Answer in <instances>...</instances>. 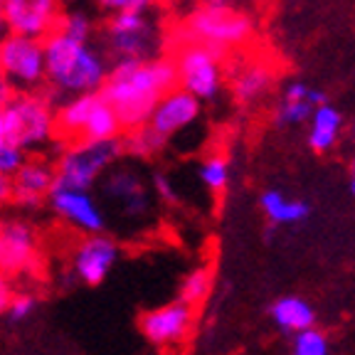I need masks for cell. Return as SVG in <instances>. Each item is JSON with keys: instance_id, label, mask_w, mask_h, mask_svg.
<instances>
[{"instance_id": "cell-31", "label": "cell", "mask_w": 355, "mask_h": 355, "mask_svg": "<svg viewBox=\"0 0 355 355\" xmlns=\"http://www.w3.org/2000/svg\"><path fill=\"white\" fill-rule=\"evenodd\" d=\"M28 150H22L17 144L12 141H0V175H8L12 178L20 166L28 161Z\"/></svg>"}, {"instance_id": "cell-35", "label": "cell", "mask_w": 355, "mask_h": 355, "mask_svg": "<svg viewBox=\"0 0 355 355\" xmlns=\"http://www.w3.org/2000/svg\"><path fill=\"white\" fill-rule=\"evenodd\" d=\"M12 205V178L0 175V207Z\"/></svg>"}, {"instance_id": "cell-18", "label": "cell", "mask_w": 355, "mask_h": 355, "mask_svg": "<svg viewBox=\"0 0 355 355\" xmlns=\"http://www.w3.org/2000/svg\"><path fill=\"white\" fill-rule=\"evenodd\" d=\"M328 101L323 89L311 87L304 79H291L284 84L282 96L274 106V126L279 128H296L309 121L313 106Z\"/></svg>"}, {"instance_id": "cell-25", "label": "cell", "mask_w": 355, "mask_h": 355, "mask_svg": "<svg viewBox=\"0 0 355 355\" xmlns=\"http://www.w3.org/2000/svg\"><path fill=\"white\" fill-rule=\"evenodd\" d=\"M123 128L119 123V116L116 111L111 109L109 101L99 99L94 101L92 111H89L87 116V123H84V131H82V139H89V141H104V139H116L121 136Z\"/></svg>"}, {"instance_id": "cell-14", "label": "cell", "mask_w": 355, "mask_h": 355, "mask_svg": "<svg viewBox=\"0 0 355 355\" xmlns=\"http://www.w3.org/2000/svg\"><path fill=\"white\" fill-rule=\"evenodd\" d=\"M195 321V309L183 301L158 306L146 313H141L139 328L144 338L155 348H168V345L183 343L188 338L190 328Z\"/></svg>"}, {"instance_id": "cell-40", "label": "cell", "mask_w": 355, "mask_h": 355, "mask_svg": "<svg viewBox=\"0 0 355 355\" xmlns=\"http://www.w3.org/2000/svg\"><path fill=\"white\" fill-rule=\"evenodd\" d=\"M350 141L355 144V123H353V128H350Z\"/></svg>"}, {"instance_id": "cell-34", "label": "cell", "mask_w": 355, "mask_h": 355, "mask_svg": "<svg viewBox=\"0 0 355 355\" xmlns=\"http://www.w3.org/2000/svg\"><path fill=\"white\" fill-rule=\"evenodd\" d=\"M15 92H17V89L12 87L10 79L0 72V109H6V106L10 104V99L15 96Z\"/></svg>"}, {"instance_id": "cell-3", "label": "cell", "mask_w": 355, "mask_h": 355, "mask_svg": "<svg viewBox=\"0 0 355 355\" xmlns=\"http://www.w3.org/2000/svg\"><path fill=\"white\" fill-rule=\"evenodd\" d=\"M96 42L109 62L150 60L163 55L166 35L155 10H121L109 12L99 22Z\"/></svg>"}, {"instance_id": "cell-19", "label": "cell", "mask_w": 355, "mask_h": 355, "mask_svg": "<svg viewBox=\"0 0 355 355\" xmlns=\"http://www.w3.org/2000/svg\"><path fill=\"white\" fill-rule=\"evenodd\" d=\"M309 133H306V144L313 153L326 155L331 150H336V146L340 144V136H343V114L333 104L323 101V104L313 106L309 116Z\"/></svg>"}, {"instance_id": "cell-37", "label": "cell", "mask_w": 355, "mask_h": 355, "mask_svg": "<svg viewBox=\"0 0 355 355\" xmlns=\"http://www.w3.org/2000/svg\"><path fill=\"white\" fill-rule=\"evenodd\" d=\"M8 33V25H6V0H0V37Z\"/></svg>"}, {"instance_id": "cell-20", "label": "cell", "mask_w": 355, "mask_h": 355, "mask_svg": "<svg viewBox=\"0 0 355 355\" xmlns=\"http://www.w3.org/2000/svg\"><path fill=\"white\" fill-rule=\"evenodd\" d=\"M99 99V92H84V94L64 96L55 106V139L67 144V141L82 139L84 123L94 101Z\"/></svg>"}, {"instance_id": "cell-23", "label": "cell", "mask_w": 355, "mask_h": 355, "mask_svg": "<svg viewBox=\"0 0 355 355\" xmlns=\"http://www.w3.org/2000/svg\"><path fill=\"white\" fill-rule=\"evenodd\" d=\"M121 144L123 155L131 161H155L166 150L168 139H163L150 123H141V126L121 133Z\"/></svg>"}, {"instance_id": "cell-26", "label": "cell", "mask_w": 355, "mask_h": 355, "mask_svg": "<svg viewBox=\"0 0 355 355\" xmlns=\"http://www.w3.org/2000/svg\"><path fill=\"white\" fill-rule=\"evenodd\" d=\"M198 180L202 188L210 190L212 195H220L227 190L230 180H232V171H230V161L222 153H210L198 163Z\"/></svg>"}, {"instance_id": "cell-33", "label": "cell", "mask_w": 355, "mask_h": 355, "mask_svg": "<svg viewBox=\"0 0 355 355\" xmlns=\"http://www.w3.org/2000/svg\"><path fill=\"white\" fill-rule=\"evenodd\" d=\"M12 294H15L12 279L8 277V274L0 272V318H3V313H6V309H8V304H10Z\"/></svg>"}, {"instance_id": "cell-17", "label": "cell", "mask_w": 355, "mask_h": 355, "mask_svg": "<svg viewBox=\"0 0 355 355\" xmlns=\"http://www.w3.org/2000/svg\"><path fill=\"white\" fill-rule=\"evenodd\" d=\"M225 77L234 101L242 106L261 101L277 82L274 67L261 60H232V64H225Z\"/></svg>"}, {"instance_id": "cell-9", "label": "cell", "mask_w": 355, "mask_h": 355, "mask_svg": "<svg viewBox=\"0 0 355 355\" xmlns=\"http://www.w3.org/2000/svg\"><path fill=\"white\" fill-rule=\"evenodd\" d=\"M0 72L17 92H35L44 87L42 40L6 33L0 37Z\"/></svg>"}, {"instance_id": "cell-13", "label": "cell", "mask_w": 355, "mask_h": 355, "mask_svg": "<svg viewBox=\"0 0 355 355\" xmlns=\"http://www.w3.org/2000/svg\"><path fill=\"white\" fill-rule=\"evenodd\" d=\"M200 116H202V101L195 99L193 94H188L185 89L173 87V89H168L161 99L155 101L153 111H150V116L146 123H150V126L171 144L175 136H180V133L198 126Z\"/></svg>"}, {"instance_id": "cell-21", "label": "cell", "mask_w": 355, "mask_h": 355, "mask_svg": "<svg viewBox=\"0 0 355 355\" xmlns=\"http://www.w3.org/2000/svg\"><path fill=\"white\" fill-rule=\"evenodd\" d=\"M259 207L272 225H299L311 215V205L306 200L288 198L282 190H264L259 195Z\"/></svg>"}, {"instance_id": "cell-2", "label": "cell", "mask_w": 355, "mask_h": 355, "mask_svg": "<svg viewBox=\"0 0 355 355\" xmlns=\"http://www.w3.org/2000/svg\"><path fill=\"white\" fill-rule=\"evenodd\" d=\"M42 47L44 92L52 96L55 106L64 96L101 89L111 62L99 47V42H77V40L52 30L42 40Z\"/></svg>"}, {"instance_id": "cell-28", "label": "cell", "mask_w": 355, "mask_h": 355, "mask_svg": "<svg viewBox=\"0 0 355 355\" xmlns=\"http://www.w3.org/2000/svg\"><path fill=\"white\" fill-rule=\"evenodd\" d=\"M37 304H40V301H37V296H35L33 291H15L3 316H6V321L10 323V326H20V323L30 321V318L35 316Z\"/></svg>"}, {"instance_id": "cell-15", "label": "cell", "mask_w": 355, "mask_h": 355, "mask_svg": "<svg viewBox=\"0 0 355 355\" xmlns=\"http://www.w3.org/2000/svg\"><path fill=\"white\" fill-rule=\"evenodd\" d=\"M55 185V163L44 153H30L20 171L12 175V205L25 212H35Z\"/></svg>"}, {"instance_id": "cell-30", "label": "cell", "mask_w": 355, "mask_h": 355, "mask_svg": "<svg viewBox=\"0 0 355 355\" xmlns=\"http://www.w3.org/2000/svg\"><path fill=\"white\" fill-rule=\"evenodd\" d=\"M148 188H150V193H153V198L166 202V205H178V202H180V195H178L171 175H168L166 171H161V168H153V171H150Z\"/></svg>"}, {"instance_id": "cell-32", "label": "cell", "mask_w": 355, "mask_h": 355, "mask_svg": "<svg viewBox=\"0 0 355 355\" xmlns=\"http://www.w3.org/2000/svg\"><path fill=\"white\" fill-rule=\"evenodd\" d=\"M96 6L104 15L121 10H155L158 0H96Z\"/></svg>"}, {"instance_id": "cell-11", "label": "cell", "mask_w": 355, "mask_h": 355, "mask_svg": "<svg viewBox=\"0 0 355 355\" xmlns=\"http://www.w3.org/2000/svg\"><path fill=\"white\" fill-rule=\"evenodd\" d=\"M40 266V234L25 217L0 222V272L10 279L30 277Z\"/></svg>"}, {"instance_id": "cell-38", "label": "cell", "mask_w": 355, "mask_h": 355, "mask_svg": "<svg viewBox=\"0 0 355 355\" xmlns=\"http://www.w3.org/2000/svg\"><path fill=\"white\" fill-rule=\"evenodd\" d=\"M0 141H8V128H6V114L0 109Z\"/></svg>"}, {"instance_id": "cell-10", "label": "cell", "mask_w": 355, "mask_h": 355, "mask_svg": "<svg viewBox=\"0 0 355 355\" xmlns=\"http://www.w3.org/2000/svg\"><path fill=\"white\" fill-rule=\"evenodd\" d=\"M44 205L50 207L52 215L60 222H64L67 227L77 230L82 234L106 232V227H109V217H106V210L101 207L94 190L55 183L47 200H44Z\"/></svg>"}, {"instance_id": "cell-7", "label": "cell", "mask_w": 355, "mask_h": 355, "mask_svg": "<svg viewBox=\"0 0 355 355\" xmlns=\"http://www.w3.org/2000/svg\"><path fill=\"white\" fill-rule=\"evenodd\" d=\"M180 35L193 42L207 44L225 55L239 50L254 35V22L237 8L198 6L180 25Z\"/></svg>"}, {"instance_id": "cell-4", "label": "cell", "mask_w": 355, "mask_h": 355, "mask_svg": "<svg viewBox=\"0 0 355 355\" xmlns=\"http://www.w3.org/2000/svg\"><path fill=\"white\" fill-rule=\"evenodd\" d=\"M55 150V183L72 185V188L94 190L96 183L101 180L106 171L114 163H119L123 155L121 136L116 139H104V141H55L52 146Z\"/></svg>"}, {"instance_id": "cell-39", "label": "cell", "mask_w": 355, "mask_h": 355, "mask_svg": "<svg viewBox=\"0 0 355 355\" xmlns=\"http://www.w3.org/2000/svg\"><path fill=\"white\" fill-rule=\"evenodd\" d=\"M350 193L355 195V158H353V163H350Z\"/></svg>"}, {"instance_id": "cell-27", "label": "cell", "mask_w": 355, "mask_h": 355, "mask_svg": "<svg viewBox=\"0 0 355 355\" xmlns=\"http://www.w3.org/2000/svg\"><path fill=\"white\" fill-rule=\"evenodd\" d=\"M210 288H212V269L210 266H198V269L185 274L183 284H180V291H178V301H183V304L195 309V306H200L210 296Z\"/></svg>"}, {"instance_id": "cell-1", "label": "cell", "mask_w": 355, "mask_h": 355, "mask_svg": "<svg viewBox=\"0 0 355 355\" xmlns=\"http://www.w3.org/2000/svg\"><path fill=\"white\" fill-rule=\"evenodd\" d=\"M175 87V67L168 55L150 60H121L111 62L109 74L99 94L116 111L123 131L148 121L155 101Z\"/></svg>"}, {"instance_id": "cell-29", "label": "cell", "mask_w": 355, "mask_h": 355, "mask_svg": "<svg viewBox=\"0 0 355 355\" xmlns=\"http://www.w3.org/2000/svg\"><path fill=\"white\" fill-rule=\"evenodd\" d=\"M294 355H328V338L326 333L309 326L304 331L294 333Z\"/></svg>"}, {"instance_id": "cell-6", "label": "cell", "mask_w": 355, "mask_h": 355, "mask_svg": "<svg viewBox=\"0 0 355 355\" xmlns=\"http://www.w3.org/2000/svg\"><path fill=\"white\" fill-rule=\"evenodd\" d=\"M227 57L230 55L212 50L207 44L180 40L171 57L173 67H175V87L185 89L202 104H215L227 84V77H225Z\"/></svg>"}, {"instance_id": "cell-36", "label": "cell", "mask_w": 355, "mask_h": 355, "mask_svg": "<svg viewBox=\"0 0 355 355\" xmlns=\"http://www.w3.org/2000/svg\"><path fill=\"white\" fill-rule=\"evenodd\" d=\"M200 6H222V8H234V0H195Z\"/></svg>"}, {"instance_id": "cell-12", "label": "cell", "mask_w": 355, "mask_h": 355, "mask_svg": "<svg viewBox=\"0 0 355 355\" xmlns=\"http://www.w3.org/2000/svg\"><path fill=\"white\" fill-rule=\"evenodd\" d=\"M119 257H121V247L114 237H109L106 232L84 234L74 244L69 257V279L84 286H99L114 272Z\"/></svg>"}, {"instance_id": "cell-24", "label": "cell", "mask_w": 355, "mask_h": 355, "mask_svg": "<svg viewBox=\"0 0 355 355\" xmlns=\"http://www.w3.org/2000/svg\"><path fill=\"white\" fill-rule=\"evenodd\" d=\"M55 30L67 35V37L77 40V42H96L99 22H96V17L92 15L87 8L72 6V8H62Z\"/></svg>"}, {"instance_id": "cell-22", "label": "cell", "mask_w": 355, "mask_h": 355, "mask_svg": "<svg viewBox=\"0 0 355 355\" xmlns=\"http://www.w3.org/2000/svg\"><path fill=\"white\" fill-rule=\"evenodd\" d=\"M272 321L282 328L284 333H296L316 323V311L301 296H282L269 309Z\"/></svg>"}, {"instance_id": "cell-16", "label": "cell", "mask_w": 355, "mask_h": 355, "mask_svg": "<svg viewBox=\"0 0 355 355\" xmlns=\"http://www.w3.org/2000/svg\"><path fill=\"white\" fill-rule=\"evenodd\" d=\"M62 0H6L8 33L44 40L57 28Z\"/></svg>"}, {"instance_id": "cell-5", "label": "cell", "mask_w": 355, "mask_h": 355, "mask_svg": "<svg viewBox=\"0 0 355 355\" xmlns=\"http://www.w3.org/2000/svg\"><path fill=\"white\" fill-rule=\"evenodd\" d=\"M6 114L8 141L17 144L28 153H44L55 146V101L42 89L15 92Z\"/></svg>"}, {"instance_id": "cell-8", "label": "cell", "mask_w": 355, "mask_h": 355, "mask_svg": "<svg viewBox=\"0 0 355 355\" xmlns=\"http://www.w3.org/2000/svg\"><path fill=\"white\" fill-rule=\"evenodd\" d=\"M96 188H99L101 198L126 222L148 220L150 210H153V193H150L146 178L141 175L139 166L126 163V158L114 163L101 175Z\"/></svg>"}]
</instances>
